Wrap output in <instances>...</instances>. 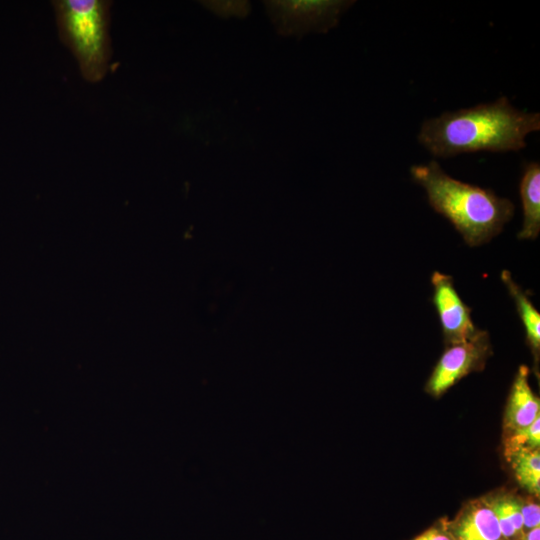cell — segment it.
I'll use <instances>...</instances> for the list:
<instances>
[{"label":"cell","instance_id":"7","mask_svg":"<svg viewBox=\"0 0 540 540\" xmlns=\"http://www.w3.org/2000/svg\"><path fill=\"white\" fill-rule=\"evenodd\" d=\"M447 529L453 540H505L495 513L484 497L466 502Z\"/></svg>","mask_w":540,"mask_h":540},{"label":"cell","instance_id":"4","mask_svg":"<svg viewBox=\"0 0 540 540\" xmlns=\"http://www.w3.org/2000/svg\"><path fill=\"white\" fill-rule=\"evenodd\" d=\"M352 3L342 0H279L266 1L265 6L279 34L301 36L310 31L326 32L333 28Z\"/></svg>","mask_w":540,"mask_h":540},{"label":"cell","instance_id":"11","mask_svg":"<svg viewBox=\"0 0 540 540\" xmlns=\"http://www.w3.org/2000/svg\"><path fill=\"white\" fill-rule=\"evenodd\" d=\"M501 280L514 299L525 329L526 341L536 358H538L540 351V314L530 301L527 293L512 279L508 270L501 272Z\"/></svg>","mask_w":540,"mask_h":540},{"label":"cell","instance_id":"9","mask_svg":"<svg viewBox=\"0 0 540 540\" xmlns=\"http://www.w3.org/2000/svg\"><path fill=\"white\" fill-rule=\"evenodd\" d=\"M523 208L519 239H536L540 232V164L532 161L524 165L519 184Z\"/></svg>","mask_w":540,"mask_h":540},{"label":"cell","instance_id":"1","mask_svg":"<svg viewBox=\"0 0 540 540\" xmlns=\"http://www.w3.org/2000/svg\"><path fill=\"white\" fill-rule=\"evenodd\" d=\"M539 130L538 112L518 110L502 96L427 119L417 140L433 156L448 158L480 151H519L526 147L527 135Z\"/></svg>","mask_w":540,"mask_h":540},{"label":"cell","instance_id":"12","mask_svg":"<svg viewBox=\"0 0 540 540\" xmlns=\"http://www.w3.org/2000/svg\"><path fill=\"white\" fill-rule=\"evenodd\" d=\"M510 463L515 478L527 494L539 497L540 494V450L519 449L504 454Z\"/></svg>","mask_w":540,"mask_h":540},{"label":"cell","instance_id":"6","mask_svg":"<svg viewBox=\"0 0 540 540\" xmlns=\"http://www.w3.org/2000/svg\"><path fill=\"white\" fill-rule=\"evenodd\" d=\"M432 302L439 317L446 346L464 341L478 332L471 308L457 292L450 275L435 271L431 276Z\"/></svg>","mask_w":540,"mask_h":540},{"label":"cell","instance_id":"14","mask_svg":"<svg viewBox=\"0 0 540 540\" xmlns=\"http://www.w3.org/2000/svg\"><path fill=\"white\" fill-rule=\"evenodd\" d=\"M539 497H535L527 494L526 496H520V508L523 520V533L531 529L539 527L540 525V505L538 501Z\"/></svg>","mask_w":540,"mask_h":540},{"label":"cell","instance_id":"10","mask_svg":"<svg viewBox=\"0 0 540 540\" xmlns=\"http://www.w3.org/2000/svg\"><path fill=\"white\" fill-rule=\"evenodd\" d=\"M495 513L505 540H521L523 520L519 495L504 489L483 496Z\"/></svg>","mask_w":540,"mask_h":540},{"label":"cell","instance_id":"2","mask_svg":"<svg viewBox=\"0 0 540 540\" xmlns=\"http://www.w3.org/2000/svg\"><path fill=\"white\" fill-rule=\"evenodd\" d=\"M430 206L447 218L469 246H479L498 235L514 215V204L492 190L448 175L435 160L410 168Z\"/></svg>","mask_w":540,"mask_h":540},{"label":"cell","instance_id":"8","mask_svg":"<svg viewBox=\"0 0 540 540\" xmlns=\"http://www.w3.org/2000/svg\"><path fill=\"white\" fill-rule=\"evenodd\" d=\"M540 417V400L529 384V369L521 365L514 377L504 414V433L525 428Z\"/></svg>","mask_w":540,"mask_h":540},{"label":"cell","instance_id":"3","mask_svg":"<svg viewBox=\"0 0 540 540\" xmlns=\"http://www.w3.org/2000/svg\"><path fill=\"white\" fill-rule=\"evenodd\" d=\"M111 6L107 0L52 1L59 38L73 54L83 78L91 83L101 81L109 69Z\"/></svg>","mask_w":540,"mask_h":540},{"label":"cell","instance_id":"13","mask_svg":"<svg viewBox=\"0 0 540 540\" xmlns=\"http://www.w3.org/2000/svg\"><path fill=\"white\" fill-rule=\"evenodd\" d=\"M504 454L519 449H539L540 446V417L529 426L512 432L504 433Z\"/></svg>","mask_w":540,"mask_h":540},{"label":"cell","instance_id":"5","mask_svg":"<svg viewBox=\"0 0 540 540\" xmlns=\"http://www.w3.org/2000/svg\"><path fill=\"white\" fill-rule=\"evenodd\" d=\"M490 354L489 334L481 329L464 341L448 345L432 371L425 391L434 397L441 396L464 376L481 370Z\"/></svg>","mask_w":540,"mask_h":540},{"label":"cell","instance_id":"16","mask_svg":"<svg viewBox=\"0 0 540 540\" xmlns=\"http://www.w3.org/2000/svg\"><path fill=\"white\" fill-rule=\"evenodd\" d=\"M521 540H540V527L524 532Z\"/></svg>","mask_w":540,"mask_h":540},{"label":"cell","instance_id":"15","mask_svg":"<svg viewBox=\"0 0 540 540\" xmlns=\"http://www.w3.org/2000/svg\"><path fill=\"white\" fill-rule=\"evenodd\" d=\"M413 540H453L448 529L447 519L441 518Z\"/></svg>","mask_w":540,"mask_h":540}]
</instances>
